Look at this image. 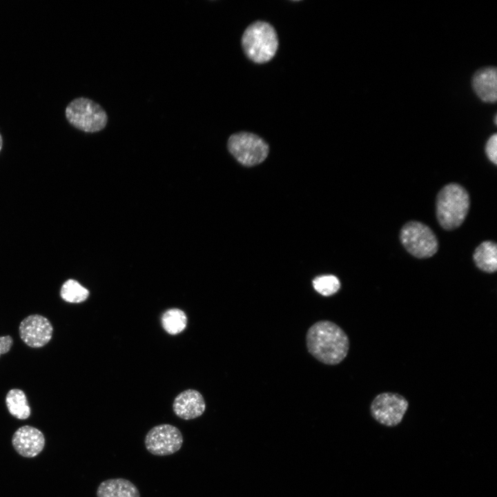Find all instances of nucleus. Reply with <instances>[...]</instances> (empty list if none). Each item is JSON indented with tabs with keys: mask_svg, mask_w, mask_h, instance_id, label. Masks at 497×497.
<instances>
[{
	"mask_svg": "<svg viewBox=\"0 0 497 497\" xmlns=\"http://www.w3.org/2000/svg\"><path fill=\"white\" fill-rule=\"evenodd\" d=\"M400 240L407 252L417 258L432 257L438 249L435 233L428 226L418 221H409L402 226Z\"/></svg>",
	"mask_w": 497,
	"mask_h": 497,
	"instance_id": "5",
	"label": "nucleus"
},
{
	"mask_svg": "<svg viewBox=\"0 0 497 497\" xmlns=\"http://www.w3.org/2000/svg\"><path fill=\"white\" fill-rule=\"evenodd\" d=\"M485 153L488 159L496 165L497 164V136L496 133L488 139L485 146Z\"/></svg>",
	"mask_w": 497,
	"mask_h": 497,
	"instance_id": "19",
	"label": "nucleus"
},
{
	"mask_svg": "<svg viewBox=\"0 0 497 497\" xmlns=\"http://www.w3.org/2000/svg\"><path fill=\"white\" fill-rule=\"evenodd\" d=\"M473 259L476 266L482 271L493 273L497 270V246L492 241L480 243L475 249Z\"/></svg>",
	"mask_w": 497,
	"mask_h": 497,
	"instance_id": "14",
	"label": "nucleus"
},
{
	"mask_svg": "<svg viewBox=\"0 0 497 497\" xmlns=\"http://www.w3.org/2000/svg\"><path fill=\"white\" fill-rule=\"evenodd\" d=\"M13 344V340L10 335L0 336V356L8 353Z\"/></svg>",
	"mask_w": 497,
	"mask_h": 497,
	"instance_id": "20",
	"label": "nucleus"
},
{
	"mask_svg": "<svg viewBox=\"0 0 497 497\" xmlns=\"http://www.w3.org/2000/svg\"><path fill=\"white\" fill-rule=\"evenodd\" d=\"M184 442L181 431L170 424H161L151 428L146 434L144 445L147 451L157 456H165L178 451Z\"/></svg>",
	"mask_w": 497,
	"mask_h": 497,
	"instance_id": "8",
	"label": "nucleus"
},
{
	"mask_svg": "<svg viewBox=\"0 0 497 497\" xmlns=\"http://www.w3.org/2000/svg\"><path fill=\"white\" fill-rule=\"evenodd\" d=\"M2 146H3V139H2L1 135V133H0V152H1V148H2Z\"/></svg>",
	"mask_w": 497,
	"mask_h": 497,
	"instance_id": "21",
	"label": "nucleus"
},
{
	"mask_svg": "<svg viewBox=\"0 0 497 497\" xmlns=\"http://www.w3.org/2000/svg\"><path fill=\"white\" fill-rule=\"evenodd\" d=\"M65 115L71 126L86 133L100 131L108 121L104 108L92 99L83 97L72 99L67 105Z\"/></svg>",
	"mask_w": 497,
	"mask_h": 497,
	"instance_id": "4",
	"label": "nucleus"
},
{
	"mask_svg": "<svg viewBox=\"0 0 497 497\" xmlns=\"http://www.w3.org/2000/svg\"><path fill=\"white\" fill-rule=\"evenodd\" d=\"M206 409L202 395L194 389H187L179 393L173 403L175 414L183 420H193L201 416Z\"/></svg>",
	"mask_w": 497,
	"mask_h": 497,
	"instance_id": "11",
	"label": "nucleus"
},
{
	"mask_svg": "<svg viewBox=\"0 0 497 497\" xmlns=\"http://www.w3.org/2000/svg\"><path fill=\"white\" fill-rule=\"evenodd\" d=\"M242 46L246 57L256 64L270 61L278 48V37L272 25L263 21L251 23L242 37Z\"/></svg>",
	"mask_w": 497,
	"mask_h": 497,
	"instance_id": "3",
	"label": "nucleus"
},
{
	"mask_svg": "<svg viewBox=\"0 0 497 497\" xmlns=\"http://www.w3.org/2000/svg\"><path fill=\"white\" fill-rule=\"evenodd\" d=\"M12 444L15 451L26 458L38 456L45 446V438L38 429L24 425L19 427L13 434Z\"/></svg>",
	"mask_w": 497,
	"mask_h": 497,
	"instance_id": "10",
	"label": "nucleus"
},
{
	"mask_svg": "<svg viewBox=\"0 0 497 497\" xmlns=\"http://www.w3.org/2000/svg\"><path fill=\"white\" fill-rule=\"evenodd\" d=\"M227 146L231 154L246 166L262 163L269 152L268 144L258 135L249 132L231 135L228 139Z\"/></svg>",
	"mask_w": 497,
	"mask_h": 497,
	"instance_id": "6",
	"label": "nucleus"
},
{
	"mask_svg": "<svg viewBox=\"0 0 497 497\" xmlns=\"http://www.w3.org/2000/svg\"><path fill=\"white\" fill-rule=\"evenodd\" d=\"M96 495L97 497H140L137 487L130 480L122 478L102 481Z\"/></svg>",
	"mask_w": 497,
	"mask_h": 497,
	"instance_id": "13",
	"label": "nucleus"
},
{
	"mask_svg": "<svg viewBox=\"0 0 497 497\" xmlns=\"http://www.w3.org/2000/svg\"><path fill=\"white\" fill-rule=\"evenodd\" d=\"M6 404L10 413L19 420H25L30 415V408L24 392L19 389H10L6 397Z\"/></svg>",
	"mask_w": 497,
	"mask_h": 497,
	"instance_id": "15",
	"label": "nucleus"
},
{
	"mask_svg": "<svg viewBox=\"0 0 497 497\" xmlns=\"http://www.w3.org/2000/svg\"><path fill=\"white\" fill-rule=\"evenodd\" d=\"M306 344L312 356L328 365L340 363L349 350L347 333L340 326L329 320L318 321L308 329Z\"/></svg>",
	"mask_w": 497,
	"mask_h": 497,
	"instance_id": "1",
	"label": "nucleus"
},
{
	"mask_svg": "<svg viewBox=\"0 0 497 497\" xmlns=\"http://www.w3.org/2000/svg\"><path fill=\"white\" fill-rule=\"evenodd\" d=\"M314 289L323 296L336 293L340 288L339 279L333 275L318 276L313 280Z\"/></svg>",
	"mask_w": 497,
	"mask_h": 497,
	"instance_id": "18",
	"label": "nucleus"
},
{
	"mask_svg": "<svg viewBox=\"0 0 497 497\" xmlns=\"http://www.w3.org/2000/svg\"><path fill=\"white\" fill-rule=\"evenodd\" d=\"M60 295L67 302L80 303L88 298L89 291L77 280L70 279L62 284Z\"/></svg>",
	"mask_w": 497,
	"mask_h": 497,
	"instance_id": "17",
	"label": "nucleus"
},
{
	"mask_svg": "<svg viewBox=\"0 0 497 497\" xmlns=\"http://www.w3.org/2000/svg\"><path fill=\"white\" fill-rule=\"evenodd\" d=\"M162 324L168 333L176 335L186 328L187 317L181 309H169L164 313L162 317Z\"/></svg>",
	"mask_w": 497,
	"mask_h": 497,
	"instance_id": "16",
	"label": "nucleus"
},
{
	"mask_svg": "<svg viewBox=\"0 0 497 497\" xmlns=\"http://www.w3.org/2000/svg\"><path fill=\"white\" fill-rule=\"evenodd\" d=\"M409 407L407 400L393 392L378 394L370 405L371 416L380 424L394 427L400 424Z\"/></svg>",
	"mask_w": 497,
	"mask_h": 497,
	"instance_id": "7",
	"label": "nucleus"
},
{
	"mask_svg": "<svg viewBox=\"0 0 497 497\" xmlns=\"http://www.w3.org/2000/svg\"><path fill=\"white\" fill-rule=\"evenodd\" d=\"M19 332L26 344L32 348H40L51 340L53 328L46 318L34 314L27 316L21 322Z\"/></svg>",
	"mask_w": 497,
	"mask_h": 497,
	"instance_id": "9",
	"label": "nucleus"
},
{
	"mask_svg": "<svg viewBox=\"0 0 497 497\" xmlns=\"http://www.w3.org/2000/svg\"><path fill=\"white\" fill-rule=\"evenodd\" d=\"M436 207L440 226L447 231L457 228L463 223L469 212V193L458 184H448L438 192Z\"/></svg>",
	"mask_w": 497,
	"mask_h": 497,
	"instance_id": "2",
	"label": "nucleus"
},
{
	"mask_svg": "<svg viewBox=\"0 0 497 497\" xmlns=\"http://www.w3.org/2000/svg\"><path fill=\"white\" fill-rule=\"evenodd\" d=\"M473 88L478 97L485 102L496 100L497 77L495 67H485L475 72L472 78Z\"/></svg>",
	"mask_w": 497,
	"mask_h": 497,
	"instance_id": "12",
	"label": "nucleus"
}]
</instances>
